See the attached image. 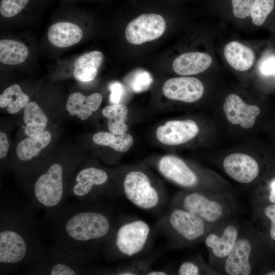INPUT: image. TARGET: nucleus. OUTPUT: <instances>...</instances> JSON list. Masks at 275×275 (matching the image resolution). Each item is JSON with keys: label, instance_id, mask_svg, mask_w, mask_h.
Here are the masks:
<instances>
[{"label": "nucleus", "instance_id": "obj_1", "mask_svg": "<svg viewBox=\"0 0 275 275\" xmlns=\"http://www.w3.org/2000/svg\"><path fill=\"white\" fill-rule=\"evenodd\" d=\"M96 204L75 200L46 218L52 244L87 260L94 256L113 230L109 211Z\"/></svg>", "mask_w": 275, "mask_h": 275}, {"label": "nucleus", "instance_id": "obj_2", "mask_svg": "<svg viewBox=\"0 0 275 275\" xmlns=\"http://www.w3.org/2000/svg\"><path fill=\"white\" fill-rule=\"evenodd\" d=\"M35 211L29 202L18 197L1 196V274L22 267L45 248Z\"/></svg>", "mask_w": 275, "mask_h": 275}, {"label": "nucleus", "instance_id": "obj_3", "mask_svg": "<svg viewBox=\"0 0 275 275\" xmlns=\"http://www.w3.org/2000/svg\"><path fill=\"white\" fill-rule=\"evenodd\" d=\"M175 203V207L188 211L212 226L232 218L237 209L235 199L228 193L190 191L179 195Z\"/></svg>", "mask_w": 275, "mask_h": 275}, {"label": "nucleus", "instance_id": "obj_4", "mask_svg": "<svg viewBox=\"0 0 275 275\" xmlns=\"http://www.w3.org/2000/svg\"><path fill=\"white\" fill-rule=\"evenodd\" d=\"M87 260L52 244L45 246L37 257L22 267L26 274L80 275L87 273L85 267Z\"/></svg>", "mask_w": 275, "mask_h": 275}, {"label": "nucleus", "instance_id": "obj_5", "mask_svg": "<svg viewBox=\"0 0 275 275\" xmlns=\"http://www.w3.org/2000/svg\"><path fill=\"white\" fill-rule=\"evenodd\" d=\"M150 232L149 226L142 220L123 224L105 240L103 251L108 257L115 251L126 256H133L144 249Z\"/></svg>", "mask_w": 275, "mask_h": 275}, {"label": "nucleus", "instance_id": "obj_6", "mask_svg": "<svg viewBox=\"0 0 275 275\" xmlns=\"http://www.w3.org/2000/svg\"><path fill=\"white\" fill-rule=\"evenodd\" d=\"M240 230V225L231 218L215 225L207 233L204 240L213 268L221 270L238 239Z\"/></svg>", "mask_w": 275, "mask_h": 275}, {"label": "nucleus", "instance_id": "obj_7", "mask_svg": "<svg viewBox=\"0 0 275 275\" xmlns=\"http://www.w3.org/2000/svg\"><path fill=\"white\" fill-rule=\"evenodd\" d=\"M253 227H241L238 239L225 260L221 272L228 275L253 274L255 270L256 244Z\"/></svg>", "mask_w": 275, "mask_h": 275}, {"label": "nucleus", "instance_id": "obj_8", "mask_svg": "<svg viewBox=\"0 0 275 275\" xmlns=\"http://www.w3.org/2000/svg\"><path fill=\"white\" fill-rule=\"evenodd\" d=\"M172 231L181 244H188L204 239L214 226L184 209L175 207L168 217Z\"/></svg>", "mask_w": 275, "mask_h": 275}, {"label": "nucleus", "instance_id": "obj_9", "mask_svg": "<svg viewBox=\"0 0 275 275\" xmlns=\"http://www.w3.org/2000/svg\"><path fill=\"white\" fill-rule=\"evenodd\" d=\"M108 179V174L102 169L94 167L84 168L70 184L68 197L77 201L96 202L104 196L101 187L106 184Z\"/></svg>", "mask_w": 275, "mask_h": 275}, {"label": "nucleus", "instance_id": "obj_10", "mask_svg": "<svg viewBox=\"0 0 275 275\" xmlns=\"http://www.w3.org/2000/svg\"><path fill=\"white\" fill-rule=\"evenodd\" d=\"M123 190L127 199L135 206L150 210L155 208L160 199L147 175L141 171H132L126 176Z\"/></svg>", "mask_w": 275, "mask_h": 275}, {"label": "nucleus", "instance_id": "obj_11", "mask_svg": "<svg viewBox=\"0 0 275 275\" xmlns=\"http://www.w3.org/2000/svg\"><path fill=\"white\" fill-rule=\"evenodd\" d=\"M164 18L157 13H143L126 26L125 36L132 44L141 45L160 37L166 30Z\"/></svg>", "mask_w": 275, "mask_h": 275}, {"label": "nucleus", "instance_id": "obj_12", "mask_svg": "<svg viewBox=\"0 0 275 275\" xmlns=\"http://www.w3.org/2000/svg\"><path fill=\"white\" fill-rule=\"evenodd\" d=\"M223 167L225 173L232 179L241 184H249L257 178L260 167L251 156L242 153H234L224 158Z\"/></svg>", "mask_w": 275, "mask_h": 275}, {"label": "nucleus", "instance_id": "obj_13", "mask_svg": "<svg viewBox=\"0 0 275 275\" xmlns=\"http://www.w3.org/2000/svg\"><path fill=\"white\" fill-rule=\"evenodd\" d=\"M162 90L164 95L170 99L191 103L202 97L204 88L198 78L182 76L167 80Z\"/></svg>", "mask_w": 275, "mask_h": 275}, {"label": "nucleus", "instance_id": "obj_14", "mask_svg": "<svg viewBox=\"0 0 275 275\" xmlns=\"http://www.w3.org/2000/svg\"><path fill=\"white\" fill-rule=\"evenodd\" d=\"M199 128L193 120H172L167 122L156 129L158 140L167 145H178L185 143L195 138Z\"/></svg>", "mask_w": 275, "mask_h": 275}, {"label": "nucleus", "instance_id": "obj_15", "mask_svg": "<svg viewBox=\"0 0 275 275\" xmlns=\"http://www.w3.org/2000/svg\"><path fill=\"white\" fill-rule=\"evenodd\" d=\"M158 169L166 178L177 185L191 188L199 183L196 173L181 158L173 155H167L160 158Z\"/></svg>", "mask_w": 275, "mask_h": 275}, {"label": "nucleus", "instance_id": "obj_16", "mask_svg": "<svg viewBox=\"0 0 275 275\" xmlns=\"http://www.w3.org/2000/svg\"><path fill=\"white\" fill-rule=\"evenodd\" d=\"M227 119L234 125L249 129L255 124L256 117L260 114V108L257 105L245 103L237 95H228L223 105Z\"/></svg>", "mask_w": 275, "mask_h": 275}, {"label": "nucleus", "instance_id": "obj_17", "mask_svg": "<svg viewBox=\"0 0 275 275\" xmlns=\"http://www.w3.org/2000/svg\"><path fill=\"white\" fill-rule=\"evenodd\" d=\"M212 59L208 53L194 51L183 53L173 63L175 73L181 75H192L204 72L212 64Z\"/></svg>", "mask_w": 275, "mask_h": 275}, {"label": "nucleus", "instance_id": "obj_18", "mask_svg": "<svg viewBox=\"0 0 275 275\" xmlns=\"http://www.w3.org/2000/svg\"><path fill=\"white\" fill-rule=\"evenodd\" d=\"M82 36V31L78 25L67 21L52 24L47 32L50 43L60 48L69 47L78 43Z\"/></svg>", "mask_w": 275, "mask_h": 275}, {"label": "nucleus", "instance_id": "obj_19", "mask_svg": "<svg viewBox=\"0 0 275 275\" xmlns=\"http://www.w3.org/2000/svg\"><path fill=\"white\" fill-rule=\"evenodd\" d=\"M102 100L101 95L98 93L85 96L81 93L74 92L68 97L66 107L70 115H76L80 119L85 120L98 109Z\"/></svg>", "mask_w": 275, "mask_h": 275}, {"label": "nucleus", "instance_id": "obj_20", "mask_svg": "<svg viewBox=\"0 0 275 275\" xmlns=\"http://www.w3.org/2000/svg\"><path fill=\"white\" fill-rule=\"evenodd\" d=\"M224 54L228 64L239 71L250 69L255 59L254 53L250 48L236 41L230 42L225 45Z\"/></svg>", "mask_w": 275, "mask_h": 275}, {"label": "nucleus", "instance_id": "obj_21", "mask_svg": "<svg viewBox=\"0 0 275 275\" xmlns=\"http://www.w3.org/2000/svg\"><path fill=\"white\" fill-rule=\"evenodd\" d=\"M103 59V53L96 50L90 51L79 56L74 63V77L82 82L93 80L97 74Z\"/></svg>", "mask_w": 275, "mask_h": 275}, {"label": "nucleus", "instance_id": "obj_22", "mask_svg": "<svg viewBox=\"0 0 275 275\" xmlns=\"http://www.w3.org/2000/svg\"><path fill=\"white\" fill-rule=\"evenodd\" d=\"M51 139V134L47 131L29 136L18 144L16 147L17 158L22 162L32 160L49 144Z\"/></svg>", "mask_w": 275, "mask_h": 275}, {"label": "nucleus", "instance_id": "obj_23", "mask_svg": "<svg viewBox=\"0 0 275 275\" xmlns=\"http://www.w3.org/2000/svg\"><path fill=\"white\" fill-rule=\"evenodd\" d=\"M29 54V50L21 42L2 39L0 41V62L7 64L15 65L22 63Z\"/></svg>", "mask_w": 275, "mask_h": 275}, {"label": "nucleus", "instance_id": "obj_24", "mask_svg": "<svg viewBox=\"0 0 275 275\" xmlns=\"http://www.w3.org/2000/svg\"><path fill=\"white\" fill-rule=\"evenodd\" d=\"M23 121L25 124L24 133L29 136L43 131L48 120L39 105L35 102H31L25 107Z\"/></svg>", "mask_w": 275, "mask_h": 275}, {"label": "nucleus", "instance_id": "obj_25", "mask_svg": "<svg viewBox=\"0 0 275 275\" xmlns=\"http://www.w3.org/2000/svg\"><path fill=\"white\" fill-rule=\"evenodd\" d=\"M127 113V107L120 103L107 105L102 111L103 116L108 120V129L116 134H123L127 131L128 126L125 123Z\"/></svg>", "mask_w": 275, "mask_h": 275}, {"label": "nucleus", "instance_id": "obj_26", "mask_svg": "<svg viewBox=\"0 0 275 275\" xmlns=\"http://www.w3.org/2000/svg\"><path fill=\"white\" fill-rule=\"evenodd\" d=\"M29 101V97L22 92L21 87L14 84L6 88L0 95V107L7 106L8 113L14 114L25 107Z\"/></svg>", "mask_w": 275, "mask_h": 275}, {"label": "nucleus", "instance_id": "obj_27", "mask_svg": "<svg viewBox=\"0 0 275 275\" xmlns=\"http://www.w3.org/2000/svg\"><path fill=\"white\" fill-rule=\"evenodd\" d=\"M93 141L97 145L108 146L115 151L125 152L132 146L133 139L127 133L116 134L111 132L101 131L94 134Z\"/></svg>", "mask_w": 275, "mask_h": 275}, {"label": "nucleus", "instance_id": "obj_28", "mask_svg": "<svg viewBox=\"0 0 275 275\" xmlns=\"http://www.w3.org/2000/svg\"><path fill=\"white\" fill-rule=\"evenodd\" d=\"M275 7V0H255L250 16L253 23L257 26L262 25Z\"/></svg>", "mask_w": 275, "mask_h": 275}, {"label": "nucleus", "instance_id": "obj_29", "mask_svg": "<svg viewBox=\"0 0 275 275\" xmlns=\"http://www.w3.org/2000/svg\"><path fill=\"white\" fill-rule=\"evenodd\" d=\"M152 82L150 74L147 71L136 72L132 78L130 86L135 93L142 92L147 90Z\"/></svg>", "mask_w": 275, "mask_h": 275}, {"label": "nucleus", "instance_id": "obj_30", "mask_svg": "<svg viewBox=\"0 0 275 275\" xmlns=\"http://www.w3.org/2000/svg\"><path fill=\"white\" fill-rule=\"evenodd\" d=\"M255 0H232L234 16L239 19H244L250 15Z\"/></svg>", "mask_w": 275, "mask_h": 275}, {"label": "nucleus", "instance_id": "obj_31", "mask_svg": "<svg viewBox=\"0 0 275 275\" xmlns=\"http://www.w3.org/2000/svg\"><path fill=\"white\" fill-rule=\"evenodd\" d=\"M201 272L199 266L190 261L183 262L178 269V274L180 275H198Z\"/></svg>", "mask_w": 275, "mask_h": 275}, {"label": "nucleus", "instance_id": "obj_32", "mask_svg": "<svg viewBox=\"0 0 275 275\" xmlns=\"http://www.w3.org/2000/svg\"><path fill=\"white\" fill-rule=\"evenodd\" d=\"M111 91L109 102L112 104H119L121 100L124 93V88L119 82H114L109 85Z\"/></svg>", "mask_w": 275, "mask_h": 275}, {"label": "nucleus", "instance_id": "obj_33", "mask_svg": "<svg viewBox=\"0 0 275 275\" xmlns=\"http://www.w3.org/2000/svg\"><path fill=\"white\" fill-rule=\"evenodd\" d=\"M260 71L264 75H275V58L265 60L260 66Z\"/></svg>", "mask_w": 275, "mask_h": 275}, {"label": "nucleus", "instance_id": "obj_34", "mask_svg": "<svg viewBox=\"0 0 275 275\" xmlns=\"http://www.w3.org/2000/svg\"><path fill=\"white\" fill-rule=\"evenodd\" d=\"M9 144L7 135L4 132L0 133V158L4 159L7 155Z\"/></svg>", "mask_w": 275, "mask_h": 275}, {"label": "nucleus", "instance_id": "obj_35", "mask_svg": "<svg viewBox=\"0 0 275 275\" xmlns=\"http://www.w3.org/2000/svg\"><path fill=\"white\" fill-rule=\"evenodd\" d=\"M264 213L270 220V225H275V204L267 205L264 208Z\"/></svg>", "mask_w": 275, "mask_h": 275}, {"label": "nucleus", "instance_id": "obj_36", "mask_svg": "<svg viewBox=\"0 0 275 275\" xmlns=\"http://www.w3.org/2000/svg\"><path fill=\"white\" fill-rule=\"evenodd\" d=\"M270 191L269 194L268 198L269 201L275 204V179L270 183Z\"/></svg>", "mask_w": 275, "mask_h": 275}, {"label": "nucleus", "instance_id": "obj_37", "mask_svg": "<svg viewBox=\"0 0 275 275\" xmlns=\"http://www.w3.org/2000/svg\"><path fill=\"white\" fill-rule=\"evenodd\" d=\"M148 275H166L167 273L162 271H150L146 273Z\"/></svg>", "mask_w": 275, "mask_h": 275}, {"label": "nucleus", "instance_id": "obj_38", "mask_svg": "<svg viewBox=\"0 0 275 275\" xmlns=\"http://www.w3.org/2000/svg\"><path fill=\"white\" fill-rule=\"evenodd\" d=\"M267 275H275V271H271L266 273Z\"/></svg>", "mask_w": 275, "mask_h": 275}]
</instances>
